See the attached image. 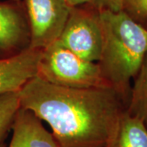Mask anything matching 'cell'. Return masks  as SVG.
Listing matches in <instances>:
<instances>
[{
  "instance_id": "cell-2",
  "label": "cell",
  "mask_w": 147,
  "mask_h": 147,
  "mask_svg": "<svg viewBox=\"0 0 147 147\" xmlns=\"http://www.w3.org/2000/svg\"><path fill=\"white\" fill-rule=\"evenodd\" d=\"M103 41L96 62L105 83L127 102L147 53V28L123 11H100Z\"/></svg>"
},
{
  "instance_id": "cell-11",
  "label": "cell",
  "mask_w": 147,
  "mask_h": 147,
  "mask_svg": "<svg viewBox=\"0 0 147 147\" xmlns=\"http://www.w3.org/2000/svg\"><path fill=\"white\" fill-rule=\"evenodd\" d=\"M19 92L0 95V144L3 143L20 109Z\"/></svg>"
},
{
  "instance_id": "cell-1",
  "label": "cell",
  "mask_w": 147,
  "mask_h": 147,
  "mask_svg": "<svg viewBox=\"0 0 147 147\" xmlns=\"http://www.w3.org/2000/svg\"><path fill=\"white\" fill-rule=\"evenodd\" d=\"M21 108L45 121L59 147H106L124 100L111 87L74 88L34 77L19 91Z\"/></svg>"
},
{
  "instance_id": "cell-12",
  "label": "cell",
  "mask_w": 147,
  "mask_h": 147,
  "mask_svg": "<svg viewBox=\"0 0 147 147\" xmlns=\"http://www.w3.org/2000/svg\"><path fill=\"white\" fill-rule=\"evenodd\" d=\"M122 11L141 24L147 21V0H123Z\"/></svg>"
},
{
  "instance_id": "cell-10",
  "label": "cell",
  "mask_w": 147,
  "mask_h": 147,
  "mask_svg": "<svg viewBox=\"0 0 147 147\" xmlns=\"http://www.w3.org/2000/svg\"><path fill=\"white\" fill-rule=\"evenodd\" d=\"M126 111L140 119L147 126V53L134 78Z\"/></svg>"
},
{
  "instance_id": "cell-3",
  "label": "cell",
  "mask_w": 147,
  "mask_h": 147,
  "mask_svg": "<svg viewBox=\"0 0 147 147\" xmlns=\"http://www.w3.org/2000/svg\"><path fill=\"white\" fill-rule=\"evenodd\" d=\"M36 76L47 83L66 88L109 86L102 78L98 64L79 57L57 40L42 50Z\"/></svg>"
},
{
  "instance_id": "cell-14",
  "label": "cell",
  "mask_w": 147,
  "mask_h": 147,
  "mask_svg": "<svg viewBox=\"0 0 147 147\" xmlns=\"http://www.w3.org/2000/svg\"><path fill=\"white\" fill-rule=\"evenodd\" d=\"M69 7H74L85 4H92L94 0H65Z\"/></svg>"
},
{
  "instance_id": "cell-5",
  "label": "cell",
  "mask_w": 147,
  "mask_h": 147,
  "mask_svg": "<svg viewBox=\"0 0 147 147\" xmlns=\"http://www.w3.org/2000/svg\"><path fill=\"white\" fill-rule=\"evenodd\" d=\"M26 12L30 47L44 49L56 42L61 34L70 7L65 0H21Z\"/></svg>"
},
{
  "instance_id": "cell-13",
  "label": "cell",
  "mask_w": 147,
  "mask_h": 147,
  "mask_svg": "<svg viewBox=\"0 0 147 147\" xmlns=\"http://www.w3.org/2000/svg\"><path fill=\"white\" fill-rule=\"evenodd\" d=\"M123 0H94L92 5L99 11H122Z\"/></svg>"
},
{
  "instance_id": "cell-6",
  "label": "cell",
  "mask_w": 147,
  "mask_h": 147,
  "mask_svg": "<svg viewBox=\"0 0 147 147\" xmlns=\"http://www.w3.org/2000/svg\"><path fill=\"white\" fill-rule=\"evenodd\" d=\"M30 32L21 1H0V52L9 56L30 46Z\"/></svg>"
},
{
  "instance_id": "cell-15",
  "label": "cell",
  "mask_w": 147,
  "mask_h": 147,
  "mask_svg": "<svg viewBox=\"0 0 147 147\" xmlns=\"http://www.w3.org/2000/svg\"><path fill=\"white\" fill-rule=\"evenodd\" d=\"M5 146H6V145L4 144V142H3V143H1V144H0V147H5Z\"/></svg>"
},
{
  "instance_id": "cell-9",
  "label": "cell",
  "mask_w": 147,
  "mask_h": 147,
  "mask_svg": "<svg viewBox=\"0 0 147 147\" xmlns=\"http://www.w3.org/2000/svg\"><path fill=\"white\" fill-rule=\"evenodd\" d=\"M106 147H147V126L125 109Z\"/></svg>"
},
{
  "instance_id": "cell-17",
  "label": "cell",
  "mask_w": 147,
  "mask_h": 147,
  "mask_svg": "<svg viewBox=\"0 0 147 147\" xmlns=\"http://www.w3.org/2000/svg\"><path fill=\"white\" fill-rule=\"evenodd\" d=\"M16 1H21V0H16Z\"/></svg>"
},
{
  "instance_id": "cell-8",
  "label": "cell",
  "mask_w": 147,
  "mask_h": 147,
  "mask_svg": "<svg viewBox=\"0 0 147 147\" xmlns=\"http://www.w3.org/2000/svg\"><path fill=\"white\" fill-rule=\"evenodd\" d=\"M8 147H59L57 142L34 113L20 107L11 127Z\"/></svg>"
},
{
  "instance_id": "cell-16",
  "label": "cell",
  "mask_w": 147,
  "mask_h": 147,
  "mask_svg": "<svg viewBox=\"0 0 147 147\" xmlns=\"http://www.w3.org/2000/svg\"><path fill=\"white\" fill-rule=\"evenodd\" d=\"M142 25H143V26H145L147 28V21H146V22H145L144 24H142Z\"/></svg>"
},
{
  "instance_id": "cell-7",
  "label": "cell",
  "mask_w": 147,
  "mask_h": 147,
  "mask_svg": "<svg viewBox=\"0 0 147 147\" xmlns=\"http://www.w3.org/2000/svg\"><path fill=\"white\" fill-rule=\"evenodd\" d=\"M41 53V49L29 47L0 59V95L19 92L36 76Z\"/></svg>"
},
{
  "instance_id": "cell-4",
  "label": "cell",
  "mask_w": 147,
  "mask_h": 147,
  "mask_svg": "<svg viewBox=\"0 0 147 147\" xmlns=\"http://www.w3.org/2000/svg\"><path fill=\"white\" fill-rule=\"evenodd\" d=\"M57 41L79 57L97 62L103 41L100 11L92 4L70 7Z\"/></svg>"
}]
</instances>
